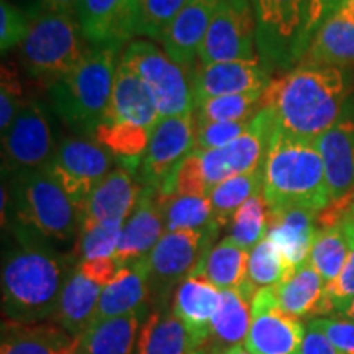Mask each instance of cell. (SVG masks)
Masks as SVG:
<instances>
[{
  "instance_id": "10",
  "label": "cell",
  "mask_w": 354,
  "mask_h": 354,
  "mask_svg": "<svg viewBox=\"0 0 354 354\" xmlns=\"http://www.w3.org/2000/svg\"><path fill=\"white\" fill-rule=\"evenodd\" d=\"M277 131L276 113L271 107H263L250 122L246 131L233 143L209 151L194 149L201 156L202 171L209 189L212 190L228 177L261 169Z\"/></svg>"
},
{
  "instance_id": "39",
  "label": "cell",
  "mask_w": 354,
  "mask_h": 354,
  "mask_svg": "<svg viewBox=\"0 0 354 354\" xmlns=\"http://www.w3.org/2000/svg\"><path fill=\"white\" fill-rule=\"evenodd\" d=\"M269 223V207L263 192L256 194L243 203L230 221L228 236L243 250L251 251L261 240H264Z\"/></svg>"
},
{
  "instance_id": "3",
  "label": "cell",
  "mask_w": 354,
  "mask_h": 354,
  "mask_svg": "<svg viewBox=\"0 0 354 354\" xmlns=\"http://www.w3.org/2000/svg\"><path fill=\"white\" fill-rule=\"evenodd\" d=\"M263 197L269 210L297 205L320 214L330 205L325 167L315 143L279 128L263 162Z\"/></svg>"
},
{
  "instance_id": "17",
  "label": "cell",
  "mask_w": 354,
  "mask_h": 354,
  "mask_svg": "<svg viewBox=\"0 0 354 354\" xmlns=\"http://www.w3.org/2000/svg\"><path fill=\"white\" fill-rule=\"evenodd\" d=\"M76 17L92 48L118 51L136 35V0H81Z\"/></svg>"
},
{
  "instance_id": "2",
  "label": "cell",
  "mask_w": 354,
  "mask_h": 354,
  "mask_svg": "<svg viewBox=\"0 0 354 354\" xmlns=\"http://www.w3.org/2000/svg\"><path fill=\"white\" fill-rule=\"evenodd\" d=\"M348 91L342 68L302 63L284 76L271 79L263 107L274 110L279 128L287 135L315 143L342 120Z\"/></svg>"
},
{
  "instance_id": "30",
  "label": "cell",
  "mask_w": 354,
  "mask_h": 354,
  "mask_svg": "<svg viewBox=\"0 0 354 354\" xmlns=\"http://www.w3.org/2000/svg\"><path fill=\"white\" fill-rule=\"evenodd\" d=\"M325 287L320 274L307 261L282 284L274 287V294L279 307L286 313L304 320L313 315H330Z\"/></svg>"
},
{
  "instance_id": "32",
  "label": "cell",
  "mask_w": 354,
  "mask_h": 354,
  "mask_svg": "<svg viewBox=\"0 0 354 354\" xmlns=\"http://www.w3.org/2000/svg\"><path fill=\"white\" fill-rule=\"evenodd\" d=\"M0 354H59L71 336L56 325L2 322Z\"/></svg>"
},
{
  "instance_id": "21",
  "label": "cell",
  "mask_w": 354,
  "mask_h": 354,
  "mask_svg": "<svg viewBox=\"0 0 354 354\" xmlns=\"http://www.w3.org/2000/svg\"><path fill=\"white\" fill-rule=\"evenodd\" d=\"M165 230L158 190L143 187V194L135 212L123 223L120 241L113 259L120 268L146 259L162 238Z\"/></svg>"
},
{
  "instance_id": "48",
  "label": "cell",
  "mask_w": 354,
  "mask_h": 354,
  "mask_svg": "<svg viewBox=\"0 0 354 354\" xmlns=\"http://www.w3.org/2000/svg\"><path fill=\"white\" fill-rule=\"evenodd\" d=\"M308 325L320 330L342 354H354V322L339 317H318Z\"/></svg>"
},
{
  "instance_id": "15",
  "label": "cell",
  "mask_w": 354,
  "mask_h": 354,
  "mask_svg": "<svg viewBox=\"0 0 354 354\" xmlns=\"http://www.w3.org/2000/svg\"><path fill=\"white\" fill-rule=\"evenodd\" d=\"M307 326L279 307L274 287L259 289L251 304L245 346L251 354H299Z\"/></svg>"
},
{
  "instance_id": "35",
  "label": "cell",
  "mask_w": 354,
  "mask_h": 354,
  "mask_svg": "<svg viewBox=\"0 0 354 354\" xmlns=\"http://www.w3.org/2000/svg\"><path fill=\"white\" fill-rule=\"evenodd\" d=\"M263 192V167L261 169L228 177L210 190L209 198L214 220L221 228L232 221L233 215L256 194Z\"/></svg>"
},
{
  "instance_id": "54",
  "label": "cell",
  "mask_w": 354,
  "mask_h": 354,
  "mask_svg": "<svg viewBox=\"0 0 354 354\" xmlns=\"http://www.w3.org/2000/svg\"><path fill=\"white\" fill-rule=\"evenodd\" d=\"M59 354H81L77 346V339H71V342L66 344V346L61 349Z\"/></svg>"
},
{
  "instance_id": "55",
  "label": "cell",
  "mask_w": 354,
  "mask_h": 354,
  "mask_svg": "<svg viewBox=\"0 0 354 354\" xmlns=\"http://www.w3.org/2000/svg\"><path fill=\"white\" fill-rule=\"evenodd\" d=\"M342 7L349 13V15L354 17V0H344Z\"/></svg>"
},
{
  "instance_id": "20",
  "label": "cell",
  "mask_w": 354,
  "mask_h": 354,
  "mask_svg": "<svg viewBox=\"0 0 354 354\" xmlns=\"http://www.w3.org/2000/svg\"><path fill=\"white\" fill-rule=\"evenodd\" d=\"M315 148L325 167L331 202H344L354 192V122L342 118L315 140Z\"/></svg>"
},
{
  "instance_id": "23",
  "label": "cell",
  "mask_w": 354,
  "mask_h": 354,
  "mask_svg": "<svg viewBox=\"0 0 354 354\" xmlns=\"http://www.w3.org/2000/svg\"><path fill=\"white\" fill-rule=\"evenodd\" d=\"M220 300L221 290L202 274H190L172 294V313L184 323L197 349L209 342Z\"/></svg>"
},
{
  "instance_id": "33",
  "label": "cell",
  "mask_w": 354,
  "mask_h": 354,
  "mask_svg": "<svg viewBox=\"0 0 354 354\" xmlns=\"http://www.w3.org/2000/svg\"><path fill=\"white\" fill-rule=\"evenodd\" d=\"M250 251L225 238L209 250L194 274H202L220 290L240 289L248 282Z\"/></svg>"
},
{
  "instance_id": "45",
  "label": "cell",
  "mask_w": 354,
  "mask_h": 354,
  "mask_svg": "<svg viewBox=\"0 0 354 354\" xmlns=\"http://www.w3.org/2000/svg\"><path fill=\"white\" fill-rule=\"evenodd\" d=\"M32 25V15L13 6L8 0L0 2V51L6 55L24 43Z\"/></svg>"
},
{
  "instance_id": "37",
  "label": "cell",
  "mask_w": 354,
  "mask_h": 354,
  "mask_svg": "<svg viewBox=\"0 0 354 354\" xmlns=\"http://www.w3.org/2000/svg\"><path fill=\"white\" fill-rule=\"evenodd\" d=\"M348 254V236L344 233L343 223H339L318 230L312 251H310L308 263L320 274L325 286H328L343 271Z\"/></svg>"
},
{
  "instance_id": "46",
  "label": "cell",
  "mask_w": 354,
  "mask_h": 354,
  "mask_svg": "<svg viewBox=\"0 0 354 354\" xmlns=\"http://www.w3.org/2000/svg\"><path fill=\"white\" fill-rule=\"evenodd\" d=\"M250 122H196V149L209 151L233 143L246 131Z\"/></svg>"
},
{
  "instance_id": "50",
  "label": "cell",
  "mask_w": 354,
  "mask_h": 354,
  "mask_svg": "<svg viewBox=\"0 0 354 354\" xmlns=\"http://www.w3.org/2000/svg\"><path fill=\"white\" fill-rule=\"evenodd\" d=\"M77 269L86 276L88 281L95 282L100 287H107L117 277L120 266L113 258H99L79 261Z\"/></svg>"
},
{
  "instance_id": "22",
  "label": "cell",
  "mask_w": 354,
  "mask_h": 354,
  "mask_svg": "<svg viewBox=\"0 0 354 354\" xmlns=\"http://www.w3.org/2000/svg\"><path fill=\"white\" fill-rule=\"evenodd\" d=\"M318 212L305 207H281L269 210L266 236L279 248L292 271L308 261L318 233Z\"/></svg>"
},
{
  "instance_id": "16",
  "label": "cell",
  "mask_w": 354,
  "mask_h": 354,
  "mask_svg": "<svg viewBox=\"0 0 354 354\" xmlns=\"http://www.w3.org/2000/svg\"><path fill=\"white\" fill-rule=\"evenodd\" d=\"M261 59L230 61L194 66L190 73L192 94L196 105L203 100L221 95L248 94V92H266L271 84V76Z\"/></svg>"
},
{
  "instance_id": "26",
  "label": "cell",
  "mask_w": 354,
  "mask_h": 354,
  "mask_svg": "<svg viewBox=\"0 0 354 354\" xmlns=\"http://www.w3.org/2000/svg\"><path fill=\"white\" fill-rule=\"evenodd\" d=\"M151 308V289H149L148 271L143 259L123 266L117 277L107 287H104L95 320L130 315Z\"/></svg>"
},
{
  "instance_id": "52",
  "label": "cell",
  "mask_w": 354,
  "mask_h": 354,
  "mask_svg": "<svg viewBox=\"0 0 354 354\" xmlns=\"http://www.w3.org/2000/svg\"><path fill=\"white\" fill-rule=\"evenodd\" d=\"M79 6H81V0H37L35 12L76 15Z\"/></svg>"
},
{
  "instance_id": "7",
  "label": "cell",
  "mask_w": 354,
  "mask_h": 354,
  "mask_svg": "<svg viewBox=\"0 0 354 354\" xmlns=\"http://www.w3.org/2000/svg\"><path fill=\"white\" fill-rule=\"evenodd\" d=\"M256 17V50L266 69L287 71L304 59L305 0H251Z\"/></svg>"
},
{
  "instance_id": "9",
  "label": "cell",
  "mask_w": 354,
  "mask_h": 354,
  "mask_svg": "<svg viewBox=\"0 0 354 354\" xmlns=\"http://www.w3.org/2000/svg\"><path fill=\"white\" fill-rule=\"evenodd\" d=\"M122 63L127 64L151 91L159 118L194 112L196 102L190 71L174 63L156 44L145 39L131 41L123 53Z\"/></svg>"
},
{
  "instance_id": "40",
  "label": "cell",
  "mask_w": 354,
  "mask_h": 354,
  "mask_svg": "<svg viewBox=\"0 0 354 354\" xmlns=\"http://www.w3.org/2000/svg\"><path fill=\"white\" fill-rule=\"evenodd\" d=\"M294 272L287 264L279 248L264 236L253 250L250 251V263H248V281L256 289H269L277 287Z\"/></svg>"
},
{
  "instance_id": "11",
  "label": "cell",
  "mask_w": 354,
  "mask_h": 354,
  "mask_svg": "<svg viewBox=\"0 0 354 354\" xmlns=\"http://www.w3.org/2000/svg\"><path fill=\"white\" fill-rule=\"evenodd\" d=\"M259 59L256 50V17L251 0H220L210 21L198 63Z\"/></svg>"
},
{
  "instance_id": "44",
  "label": "cell",
  "mask_w": 354,
  "mask_h": 354,
  "mask_svg": "<svg viewBox=\"0 0 354 354\" xmlns=\"http://www.w3.org/2000/svg\"><path fill=\"white\" fill-rule=\"evenodd\" d=\"M344 233L348 236L349 254L346 263L343 266V271L335 279L331 284L325 287L326 304H328L330 315L344 305L348 300L354 297V225L349 220L343 221Z\"/></svg>"
},
{
  "instance_id": "49",
  "label": "cell",
  "mask_w": 354,
  "mask_h": 354,
  "mask_svg": "<svg viewBox=\"0 0 354 354\" xmlns=\"http://www.w3.org/2000/svg\"><path fill=\"white\" fill-rule=\"evenodd\" d=\"M344 0H305V41H312L313 35L320 28L323 21L343 6Z\"/></svg>"
},
{
  "instance_id": "8",
  "label": "cell",
  "mask_w": 354,
  "mask_h": 354,
  "mask_svg": "<svg viewBox=\"0 0 354 354\" xmlns=\"http://www.w3.org/2000/svg\"><path fill=\"white\" fill-rule=\"evenodd\" d=\"M221 227L189 232H166L145 259L154 305H165L176 287L187 279L209 253Z\"/></svg>"
},
{
  "instance_id": "25",
  "label": "cell",
  "mask_w": 354,
  "mask_h": 354,
  "mask_svg": "<svg viewBox=\"0 0 354 354\" xmlns=\"http://www.w3.org/2000/svg\"><path fill=\"white\" fill-rule=\"evenodd\" d=\"M104 122L127 123L151 131L159 122L158 105L151 91L122 61L115 74L112 99Z\"/></svg>"
},
{
  "instance_id": "18",
  "label": "cell",
  "mask_w": 354,
  "mask_h": 354,
  "mask_svg": "<svg viewBox=\"0 0 354 354\" xmlns=\"http://www.w3.org/2000/svg\"><path fill=\"white\" fill-rule=\"evenodd\" d=\"M143 185L135 174L123 167H113L79 210V227L91 223H125L138 205Z\"/></svg>"
},
{
  "instance_id": "24",
  "label": "cell",
  "mask_w": 354,
  "mask_h": 354,
  "mask_svg": "<svg viewBox=\"0 0 354 354\" xmlns=\"http://www.w3.org/2000/svg\"><path fill=\"white\" fill-rule=\"evenodd\" d=\"M256 292L258 289L250 281L240 289L221 290L218 310L212 320L210 338L201 349L210 354H220L245 344L251 326V304Z\"/></svg>"
},
{
  "instance_id": "13",
  "label": "cell",
  "mask_w": 354,
  "mask_h": 354,
  "mask_svg": "<svg viewBox=\"0 0 354 354\" xmlns=\"http://www.w3.org/2000/svg\"><path fill=\"white\" fill-rule=\"evenodd\" d=\"M113 156L92 138H64L46 166L50 174L81 210L88 194L113 169Z\"/></svg>"
},
{
  "instance_id": "42",
  "label": "cell",
  "mask_w": 354,
  "mask_h": 354,
  "mask_svg": "<svg viewBox=\"0 0 354 354\" xmlns=\"http://www.w3.org/2000/svg\"><path fill=\"white\" fill-rule=\"evenodd\" d=\"M123 223H91L79 227L77 251L81 261L113 258Z\"/></svg>"
},
{
  "instance_id": "19",
  "label": "cell",
  "mask_w": 354,
  "mask_h": 354,
  "mask_svg": "<svg viewBox=\"0 0 354 354\" xmlns=\"http://www.w3.org/2000/svg\"><path fill=\"white\" fill-rule=\"evenodd\" d=\"M220 0H189L162 35L165 53L192 73Z\"/></svg>"
},
{
  "instance_id": "36",
  "label": "cell",
  "mask_w": 354,
  "mask_h": 354,
  "mask_svg": "<svg viewBox=\"0 0 354 354\" xmlns=\"http://www.w3.org/2000/svg\"><path fill=\"white\" fill-rule=\"evenodd\" d=\"M166 232H189L214 227V210L209 197L172 196L161 197L158 194ZM220 227V225H218Z\"/></svg>"
},
{
  "instance_id": "4",
  "label": "cell",
  "mask_w": 354,
  "mask_h": 354,
  "mask_svg": "<svg viewBox=\"0 0 354 354\" xmlns=\"http://www.w3.org/2000/svg\"><path fill=\"white\" fill-rule=\"evenodd\" d=\"M117 53L92 48L69 74L48 87L55 113L77 135L94 138L107 115L118 68Z\"/></svg>"
},
{
  "instance_id": "51",
  "label": "cell",
  "mask_w": 354,
  "mask_h": 354,
  "mask_svg": "<svg viewBox=\"0 0 354 354\" xmlns=\"http://www.w3.org/2000/svg\"><path fill=\"white\" fill-rule=\"evenodd\" d=\"M299 354H342L336 349L328 338L322 333L320 330L307 325V333H305L302 348Z\"/></svg>"
},
{
  "instance_id": "28",
  "label": "cell",
  "mask_w": 354,
  "mask_h": 354,
  "mask_svg": "<svg viewBox=\"0 0 354 354\" xmlns=\"http://www.w3.org/2000/svg\"><path fill=\"white\" fill-rule=\"evenodd\" d=\"M304 63L344 68L354 64V17L339 7L313 35Z\"/></svg>"
},
{
  "instance_id": "43",
  "label": "cell",
  "mask_w": 354,
  "mask_h": 354,
  "mask_svg": "<svg viewBox=\"0 0 354 354\" xmlns=\"http://www.w3.org/2000/svg\"><path fill=\"white\" fill-rule=\"evenodd\" d=\"M161 197L172 196H198L209 197L210 189L207 185L205 176H203L201 156L197 151L189 154L187 158L180 162L179 167L174 171L169 179L162 184L158 190Z\"/></svg>"
},
{
  "instance_id": "5",
  "label": "cell",
  "mask_w": 354,
  "mask_h": 354,
  "mask_svg": "<svg viewBox=\"0 0 354 354\" xmlns=\"http://www.w3.org/2000/svg\"><path fill=\"white\" fill-rule=\"evenodd\" d=\"M88 51L77 17L33 12L30 32L20 44V61L30 77L51 87L76 68Z\"/></svg>"
},
{
  "instance_id": "41",
  "label": "cell",
  "mask_w": 354,
  "mask_h": 354,
  "mask_svg": "<svg viewBox=\"0 0 354 354\" xmlns=\"http://www.w3.org/2000/svg\"><path fill=\"white\" fill-rule=\"evenodd\" d=\"M189 0H136V35L161 41Z\"/></svg>"
},
{
  "instance_id": "6",
  "label": "cell",
  "mask_w": 354,
  "mask_h": 354,
  "mask_svg": "<svg viewBox=\"0 0 354 354\" xmlns=\"http://www.w3.org/2000/svg\"><path fill=\"white\" fill-rule=\"evenodd\" d=\"M10 198L15 223L46 241H69L79 232L76 203L46 167L12 174Z\"/></svg>"
},
{
  "instance_id": "31",
  "label": "cell",
  "mask_w": 354,
  "mask_h": 354,
  "mask_svg": "<svg viewBox=\"0 0 354 354\" xmlns=\"http://www.w3.org/2000/svg\"><path fill=\"white\" fill-rule=\"evenodd\" d=\"M196 344L172 308L154 305L141 325L135 354H194Z\"/></svg>"
},
{
  "instance_id": "34",
  "label": "cell",
  "mask_w": 354,
  "mask_h": 354,
  "mask_svg": "<svg viewBox=\"0 0 354 354\" xmlns=\"http://www.w3.org/2000/svg\"><path fill=\"white\" fill-rule=\"evenodd\" d=\"M151 130L127 125V123L102 122L95 130L94 140L117 159L123 169L138 174L141 159L149 145Z\"/></svg>"
},
{
  "instance_id": "56",
  "label": "cell",
  "mask_w": 354,
  "mask_h": 354,
  "mask_svg": "<svg viewBox=\"0 0 354 354\" xmlns=\"http://www.w3.org/2000/svg\"><path fill=\"white\" fill-rule=\"evenodd\" d=\"M344 220H354V192H353V197H351V203H349V210H348V215Z\"/></svg>"
},
{
  "instance_id": "1",
  "label": "cell",
  "mask_w": 354,
  "mask_h": 354,
  "mask_svg": "<svg viewBox=\"0 0 354 354\" xmlns=\"http://www.w3.org/2000/svg\"><path fill=\"white\" fill-rule=\"evenodd\" d=\"M15 245L2 261V313L17 323H41L55 317L74 259L55 250L44 238L13 225Z\"/></svg>"
},
{
  "instance_id": "53",
  "label": "cell",
  "mask_w": 354,
  "mask_h": 354,
  "mask_svg": "<svg viewBox=\"0 0 354 354\" xmlns=\"http://www.w3.org/2000/svg\"><path fill=\"white\" fill-rule=\"evenodd\" d=\"M333 315L339 317V318H344V320L354 322V297L351 300H348V302L344 305H342V307L336 310Z\"/></svg>"
},
{
  "instance_id": "14",
  "label": "cell",
  "mask_w": 354,
  "mask_h": 354,
  "mask_svg": "<svg viewBox=\"0 0 354 354\" xmlns=\"http://www.w3.org/2000/svg\"><path fill=\"white\" fill-rule=\"evenodd\" d=\"M196 149V117L194 112L179 117L159 118L149 136V145L138 169L143 187L159 190L174 174L189 154Z\"/></svg>"
},
{
  "instance_id": "47",
  "label": "cell",
  "mask_w": 354,
  "mask_h": 354,
  "mask_svg": "<svg viewBox=\"0 0 354 354\" xmlns=\"http://www.w3.org/2000/svg\"><path fill=\"white\" fill-rule=\"evenodd\" d=\"M21 84L19 73L10 63L2 64L0 81V131L7 133L21 107Z\"/></svg>"
},
{
  "instance_id": "57",
  "label": "cell",
  "mask_w": 354,
  "mask_h": 354,
  "mask_svg": "<svg viewBox=\"0 0 354 354\" xmlns=\"http://www.w3.org/2000/svg\"><path fill=\"white\" fill-rule=\"evenodd\" d=\"M343 221H344V220H343ZM349 221H351V223H353V225H354V220H349Z\"/></svg>"
},
{
  "instance_id": "27",
  "label": "cell",
  "mask_w": 354,
  "mask_h": 354,
  "mask_svg": "<svg viewBox=\"0 0 354 354\" xmlns=\"http://www.w3.org/2000/svg\"><path fill=\"white\" fill-rule=\"evenodd\" d=\"M102 290L104 287L88 281L76 266L61 292L53 322L71 338H79L95 322Z\"/></svg>"
},
{
  "instance_id": "38",
  "label": "cell",
  "mask_w": 354,
  "mask_h": 354,
  "mask_svg": "<svg viewBox=\"0 0 354 354\" xmlns=\"http://www.w3.org/2000/svg\"><path fill=\"white\" fill-rule=\"evenodd\" d=\"M264 92L221 95L196 105V122H250L263 109Z\"/></svg>"
},
{
  "instance_id": "12",
  "label": "cell",
  "mask_w": 354,
  "mask_h": 354,
  "mask_svg": "<svg viewBox=\"0 0 354 354\" xmlns=\"http://www.w3.org/2000/svg\"><path fill=\"white\" fill-rule=\"evenodd\" d=\"M56 148L43 105L37 100L24 102L10 128L2 135V174L46 167Z\"/></svg>"
},
{
  "instance_id": "29",
  "label": "cell",
  "mask_w": 354,
  "mask_h": 354,
  "mask_svg": "<svg viewBox=\"0 0 354 354\" xmlns=\"http://www.w3.org/2000/svg\"><path fill=\"white\" fill-rule=\"evenodd\" d=\"M151 310L130 315L95 320L79 336L81 354H135L136 342L146 317Z\"/></svg>"
}]
</instances>
